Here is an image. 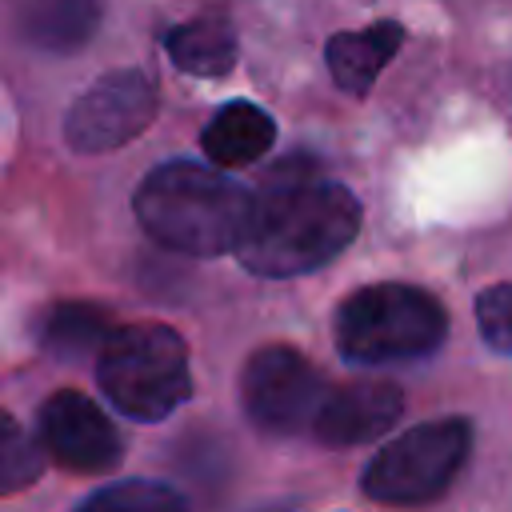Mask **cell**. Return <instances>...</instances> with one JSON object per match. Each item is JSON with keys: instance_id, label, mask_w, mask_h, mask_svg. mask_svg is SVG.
I'll list each match as a JSON object with an SVG mask.
<instances>
[{"instance_id": "obj_1", "label": "cell", "mask_w": 512, "mask_h": 512, "mask_svg": "<svg viewBox=\"0 0 512 512\" xmlns=\"http://www.w3.org/2000/svg\"><path fill=\"white\" fill-rule=\"evenodd\" d=\"M360 232V200L316 172L276 164L264 192L252 196L244 232L236 240V260L256 276H304L336 260Z\"/></svg>"}, {"instance_id": "obj_2", "label": "cell", "mask_w": 512, "mask_h": 512, "mask_svg": "<svg viewBox=\"0 0 512 512\" xmlns=\"http://www.w3.org/2000/svg\"><path fill=\"white\" fill-rule=\"evenodd\" d=\"M132 208L156 244L184 256H220L236 248L252 192L216 168L172 160L140 180Z\"/></svg>"}, {"instance_id": "obj_3", "label": "cell", "mask_w": 512, "mask_h": 512, "mask_svg": "<svg viewBox=\"0 0 512 512\" xmlns=\"http://www.w3.org/2000/svg\"><path fill=\"white\" fill-rule=\"evenodd\" d=\"M332 332L348 364H396L436 352L448 336V312L424 288L368 284L344 296Z\"/></svg>"}, {"instance_id": "obj_4", "label": "cell", "mask_w": 512, "mask_h": 512, "mask_svg": "<svg viewBox=\"0 0 512 512\" xmlns=\"http://www.w3.org/2000/svg\"><path fill=\"white\" fill-rule=\"evenodd\" d=\"M96 384L132 420H164L172 416L188 392V348L184 336L168 324H124L112 328L104 348L96 352Z\"/></svg>"}, {"instance_id": "obj_5", "label": "cell", "mask_w": 512, "mask_h": 512, "mask_svg": "<svg viewBox=\"0 0 512 512\" xmlns=\"http://www.w3.org/2000/svg\"><path fill=\"white\" fill-rule=\"evenodd\" d=\"M468 452H472V424L464 416L428 420L388 440L368 460L360 488L376 504H392V508L432 504L460 476Z\"/></svg>"}, {"instance_id": "obj_6", "label": "cell", "mask_w": 512, "mask_h": 512, "mask_svg": "<svg viewBox=\"0 0 512 512\" xmlns=\"http://www.w3.org/2000/svg\"><path fill=\"white\" fill-rule=\"evenodd\" d=\"M324 392L328 384L316 372V364L288 344L256 348L240 372V400H244L248 420L276 436L312 428Z\"/></svg>"}, {"instance_id": "obj_7", "label": "cell", "mask_w": 512, "mask_h": 512, "mask_svg": "<svg viewBox=\"0 0 512 512\" xmlns=\"http://www.w3.org/2000/svg\"><path fill=\"white\" fill-rule=\"evenodd\" d=\"M156 84L140 68L108 72L88 92L76 96V104L64 116V140L76 152H112L128 140H136L152 116H156Z\"/></svg>"}, {"instance_id": "obj_8", "label": "cell", "mask_w": 512, "mask_h": 512, "mask_svg": "<svg viewBox=\"0 0 512 512\" xmlns=\"http://www.w3.org/2000/svg\"><path fill=\"white\" fill-rule=\"evenodd\" d=\"M40 440L48 456L72 472H108L124 456V440L96 400L60 388L40 408Z\"/></svg>"}, {"instance_id": "obj_9", "label": "cell", "mask_w": 512, "mask_h": 512, "mask_svg": "<svg viewBox=\"0 0 512 512\" xmlns=\"http://www.w3.org/2000/svg\"><path fill=\"white\" fill-rule=\"evenodd\" d=\"M404 412V392L388 380H348L324 392L312 432L320 444L332 448H352L384 436Z\"/></svg>"}, {"instance_id": "obj_10", "label": "cell", "mask_w": 512, "mask_h": 512, "mask_svg": "<svg viewBox=\"0 0 512 512\" xmlns=\"http://www.w3.org/2000/svg\"><path fill=\"white\" fill-rule=\"evenodd\" d=\"M100 28V0H16V32L40 52H80Z\"/></svg>"}, {"instance_id": "obj_11", "label": "cell", "mask_w": 512, "mask_h": 512, "mask_svg": "<svg viewBox=\"0 0 512 512\" xmlns=\"http://www.w3.org/2000/svg\"><path fill=\"white\" fill-rule=\"evenodd\" d=\"M400 44H404V28L396 20H376L360 32H336L328 40L324 60H328L332 80L344 92L364 96L376 84V76L384 72V64L400 52Z\"/></svg>"}, {"instance_id": "obj_12", "label": "cell", "mask_w": 512, "mask_h": 512, "mask_svg": "<svg viewBox=\"0 0 512 512\" xmlns=\"http://www.w3.org/2000/svg\"><path fill=\"white\" fill-rule=\"evenodd\" d=\"M272 140H276V120L248 100H232L216 108L200 132V144L216 168H244L256 156H264Z\"/></svg>"}, {"instance_id": "obj_13", "label": "cell", "mask_w": 512, "mask_h": 512, "mask_svg": "<svg viewBox=\"0 0 512 512\" xmlns=\"http://www.w3.org/2000/svg\"><path fill=\"white\" fill-rule=\"evenodd\" d=\"M164 48H168V60L192 76H224L236 64V32L228 16L184 20L164 32Z\"/></svg>"}, {"instance_id": "obj_14", "label": "cell", "mask_w": 512, "mask_h": 512, "mask_svg": "<svg viewBox=\"0 0 512 512\" xmlns=\"http://www.w3.org/2000/svg\"><path fill=\"white\" fill-rule=\"evenodd\" d=\"M112 328L116 324H112L108 308L88 304V300H64V304L48 308V316L40 324V344L60 360H84L104 348Z\"/></svg>"}, {"instance_id": "obj_15", "label": "cell", "mask_w": 512, "mask_h": 512, "mask_svg": "<svg viewBox=\"0 0 512 512\" xmlns=\"http://www.w3.org/2000/svg\"><path fill=\"white\" fill-rule=\"evenodd\" d=\"M76 512H188V500L156 480H120L92 492Z\"/></svg>"}, {"instance_id": "obj_16", "label": "cell", "mask_w": 512, "mask_h": 512, "mask_svg": "<svg viewBox=\"0 0 512 512\" xmlns=\"http://www.w3.org/2000/svg\"><path fill=\"white\" fill-rule=\"evenodd\" d=\"M40 472H44L40 444L20 428V420L0 412V496L28 488L32 480H40Z\"/></svg>"}, {"instance_id": "obj_17", "label": "cell", "mask_w": 512, "mask_h": 512, "mask_svg": "<svg viewBox=\"0 0 512 512\" xmlns=\"http://www.w3.org/2000/svg\"><path fill=\"white\" fill-rule=\"evenodd\" d=\"M476 324L492 352L512 356V280L492 284L476 296Z\"/></svg>"}]
</instances>
